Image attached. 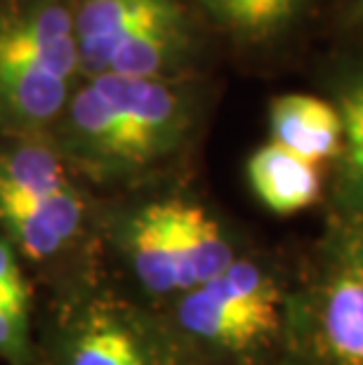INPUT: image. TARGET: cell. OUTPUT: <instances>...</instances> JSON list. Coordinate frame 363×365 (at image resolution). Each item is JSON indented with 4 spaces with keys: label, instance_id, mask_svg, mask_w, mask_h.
I'll return each instance as SVG.
<instances>
[{
    "label": "cell",
    "instance_id": "cell-1",
    "mask_svg": "<svg viewBox=\"0 0 363 365\" xmlns=\"http://www.w3.org/2000/svg\"><path fill=\"white\" fill-rule=\"evenodd\" d=\"M283 312L276 276L238 255L218 278L177 294L158 316L182 365H245L276 339Z\"/></svg>",
    "mask_w": 363,
    "mask_h": 365
},
{
    "label": "cell",
    "instance_id": "cell-2",
    "mask_svg": "<svg viewBox=\"0 0 363 365\" xmlns=\"http://www.w3.org/2000/svg\"><path fill=\"white\" fill-rule=\"evenodd\" d=\"M34 365H182L158 314L95 274L59 285L34 337Z\"/></svg>",
    "mask_w": 363,
    "mask_h": 365
},
{
    "label": "cell",
    "instance_id": "cell-3",
    "mask_svg": "<svg viewBox=\"0 0 363 365\" xmlns=\"http://www.w3.org/2000/svg\"><path fill=\"white\" fill-rule=\"evenodd\" d=\"M297 314L314 365H363V224L328 229Z\"/></svg>",
    "mask_w": 363,
    "mask_h": 365
},
{
    "label": "cell",
    "instance_id": "cell-4",
    "mask_svg": "<svg viewBox=\"0 0 363 365\" xmlns=\"http://www.w3.org/2000/svg\"><path fill=\"white\" fill-rule=\"evenodd\" d=\"M123 123V177L170 158L189 139L191 99L170 81L95 76Z\"/></svg>",
    "mask_w": 363,
    "mask_h": 365
},
{
    "label": "cell",
    "instance_id": "cell-5",
    "mask_svg": "<svg viewBox=\"0 0 363 365\" xmlns=\"http://www.w3.org/2000/svg\"><path fill=\"white\" fill-rule=\"evenodd\" d=\"M76 7L66 0H26L0 12V64L43 66L76 81L81 76Z\"/></svg>",
    "mask_w": 363,
    "mask_h": 365
},
{
    "label": "cell",
    "instance_id": "cell-6",
    "mask_svg": "<svg viewBox=\"0 0 363 365\" xmlns=\"http://www.w3.org/2000/svg\"><path fill=\"white\" fill-rule=\"evenodd\" d=\"M116 257L151 299H175L182 294V276L170 234L168 198L149 200L116 215L109 227Z\"/></svg>",
    "mask_w": 363,
    "mask_h": 365
},
{
    "label": "cell",
    "instance_id": "cell-7",
    "mask_svg": "<svg viewBox=\"0 0 363 365\" xmlns=\"http://www.w3.org/2000/svg\"><path fill=\"white\" fill-rule=\"evenodd\" d=\"M175 7L177 0H81L73 17L81 76H102L116 50Z\"/></svg>",
    "mask_w": 363,
    "mask_h": 365
},
{
    "label": "cell",
    "instance_id": "cell-8",
    "mask_svg": "<svg viewBox=\"0 0 363 365\" xmlns=\"http://www.w3.org/2000/svg\"><path fill=\"white\" fill-rule=\"evenodd\" d=\"M168 212L182 292L213 281L236 262L238 252L227 231L203 205L187 198H168Z\"/></svg>",
    "mask_w": 363,
    "mask_h": 365
},
{
    "label": "cell",
    "instance_id": "cell-9",
    "mask_svg": "<svg viewBox=\"0 0 363 365\" xmlns=\"http://www.w3.org/2000/svg\"><path fill=\"white\" fill-rule=\"evenodd\" d=\"M272 142L285 146L309 163L337 158L342 149V120L333 102L314 95L276 97L269 106Z\"/></svg>",
    "mask_w": 363,
    "mask_h": 365
},
{
    "label": "cell",
    "instance_id": "cell-10",
    "mask_svg": "<svg viewBox=\"0 0 363 365\" xmlns=\"http://www.w3.org/2000/svg\"><path fill=\"white\" fill-rule=\"evenodd\" d=\"M76 189L68 165L52 142L41 137H12L0 144V200L48 203Z\"/></svg>",
    "mask_w": 363,
    "mask_h": 365
},
{
    "label": "cell",
    "instance_id": "cell-11",
    "mask_svg": "<svg viewBox=\"0 0 363 365\" xmlns=\"http://www.w3.org/2000/svg\"><path fill=\"white\" fill-rule=\"evenodd\" d=\"M248 184L267 210L276 215H295L312 207L321 196V173L285 146L269 142L260 146L245 165Z\"/></svg>",
    "mask_w": 363,
    "mask_h": 365
},
{
    "label": "cell",
    "instance_id": "cell-12",
    "mask_svg": "<svg viewBox=\"0 0 363 365\" xmlns=\"http://www.w3.org/2000/svg\"><path fill=\"white\" fill-rule=\"evenodd\" d=\"M333 106L342 120L335 180L339 217L363 224V59L342 66L335 76Z\"/></svg>",
    "mask_w": 363,
    "mask_h": 365
},
{
    "label": "cell",
    "instance_id": "cell-13",
    "mask_svg": "<svg viewBox=\"0 0 363 365\" xmlns=\"http://www.w3.org/2000/svg\"><path fill=\"white\" fill-rule=\"evenodd\" d=\"M222 29L243 41H269L292 24L305 0H200Z\"/></svg>",
    "mask_w": 363,
    "mask_h": 365
},
{
    "label": "cell",
    "instance_id": "cell-14",
    "mask_svg": "<svg viewBox=\"0 0 363 365\" xmlns=\"http://www.w3.org/2000/svg\"><path fill=\"white\" fill-rule=\"evenodd\" d=\"M0 307L31 318V294L19 267V252L3 234H0Z\"/></svg>",
    "mask_w": 363,
    "mask_h": 365
},
{
    "label": "cell",
    "instance_id": "cell-15",
    "mask_svg": "<svg viewBox=\"0 0 363 365\" xmlns=\"http://www.w3.org/2000/svg\"><path fill=\"white\" fill-rule=\"evenodd\" d=\"M357 12H359V17L363 19V0H359V5H357Z\"/></svg>",
    "mask_w": 363,
    "mask_h": 365
}]
</instances>
